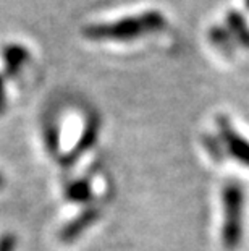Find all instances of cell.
Returning <instances> with one entry per match:
<instances>
[{
    "label": "cell",
    "mask_w": 249,
    "mask_h": 251,
    "mask_svg": "<svg viewBox=\"0 0 249 251\" xmlns=\"http://www.w3.org/2000/svg\"><path fill=\"white\" fill-rule=\"evenodd\" d=\"M67 198L75 202H88L92 198V186L88 178L76 180L67 188Z\"/></svg>",
    "instance_id": "cell-8"
},
{
    "label": "cell",
    "mask_w": 249,
    "mask_h": 251,
    "mask_svg": "<svg viewBox=\"0 0 249 251\" xmlns=\"http://www.w3.org/2000/svg\"><path fill=\"white\" fill-rule=\"evenodd\" d=\"M5 107H7V94H5V81L0 75V115H3Z\"/></svg>",
    "instance_id": "cell-13"
},
{
    "label": "cell",
    "mask_w": 249,
    "mask_h": 251,
    "mask_svg": "<svg viewBox=\"0 0 249 251\" xmlns=\"http://www.w3.org/2000/svg\"><path fill=\"white\" fill-rule=\"evenodd\" d=\"M248 7H249V0H248Z\"/></svg>",
    "instance_id": "cell-15"
},
{
    "label": "cell",
    "mask_w": 249,
    "mask_h": 251,
    "mask_svg": "<svg viewBox=\"0 0 249 251\" xmlns=\"http://www.w3.org/2000/svg\"><path fill=\"white\" fill-rule=\"evenodd\" d=\"M204 144H205V149L207 152L210 154V157L214 159L215 162H224L225 157H226V151L222 144L220 138H215V136H204Z\"/></svg>",
    "instance_id": "cell-9"
},
{
    "label": "cell",
    "mask_w": 249,
    "mask_h": 251,
    "mask_svg": "<svg viewBox=\"0 0 249 251\" xmlns=\"http://www.w3.org/2000/svg\"><path fill=\"white\" fill-rule=\"evenodd\" d=\"M17 250V237L12 233H5L0 237V251H15Z\"/></svg>",
    "instance_id": "cell-12"
},
{
    "label": "cell",
    "mask_w": 249,
    "mask_h": 251,
    "mask_svg": "<svg viewBox=\"0 0 249 251\" xmlns=\"http://www.w3.org/2000/svg\"><path fill=\"white\" fill-rule=\"evenodd\" d=\"M163 26H165V17L157 10H149L112 23L89 25L83 28V34L91 41H133L147 33L160 31Z\"/></svg>",
    "instance_id": "cell-1"
},
{
    "label": "cell",
    "mask_w": 249,
    "mask_h": 251,
    "mask_svg": "<svg viewBox=\"0 0 249 251\" xmlns=\"http://www.w3.org/2000/svg\"><path fill=\"white\" fill-rule=\"evenodd\" d=\"M226 23H228L233 39L238 41L243 46L249 47V26L246 25L245 18L238 12H230L228 18H226Z\"/></svg>",
    "instance_id": "cell-7"
},
{
    "label": "cell",
    "mask_w": 249,
    "mask_h": 251,
    "mask_svg": "<svg viewBox=\"0 0 249 251\" xmlns=\"http://www.w3.org/2000/svg\"><path fill=\"white\" fill-rule=\"evenodd\" d=\"M99 216H100V212L97 207H88V209H84L83 212H79L73 221H70L62 228L60 240L65 243H70L73 240H76L78 237H81L88 227H91L97 222Z\"/></svg>",
    "instance_id": "cell-4"
},
{
    "label": "cell",
    "mask_w": 249,
    "mask_h": 251,
    "mask_svg": "<svg viewBox=\"0 0 249 251\" xmlns=\"http://www.w3.org/2000/svg\"><path fill=\"white\" fill-rule=\"evenodd\" d=\"M2 185H3V177L0 175V186H2Z\"/></svg>",
    "instance_id": "cell-14"
},
{
    "label": "cell",
    "mask_w": 249,
    "mask_h": 251,
    "mask_svg": "<svg viewBox=\"0 0 249 251\" xmlns=\"http://www.w3.org/2000/svg\"><path fill=\"white\" fill-rule=\"evenodd\" d=\"M217 130H219V138L224 144L226 154L241 165L249 167V141L235 130L228 117H217Z\"/></svg>",
    "instance_id": "cell-3"
},
{
    "label": "cell",
    "mask_w": 249,
    "mask_h": 251,
    "mask_svg": "<svg viewBox=\"0 0 249 251\" xmlns=\"http://www.w3.org/2000/svg\"><path fill=\"white\" fill-rule=\"evenodd\" d=\"M97 135H99V122H97V119H94L92 117V119L88 120L86 126H84L81 136H79L78 144L67 154L65 159H63V164H65L67 167H70V165L75 162L83 152H86L88 149H91L94 146V143H96V140H97Z\"/></svg>",
    "instance_id": "cell-5"
},
{
    "label": "cell",
    "mask_w": 249,
    "mask_h": 251,
    "mask_svg": "<svg viewBox=\"0 0 249 251\" xmlns=\"http://www.w3.org/2000/svg\"><path fill=\"white\" fill-rule=\"evenodd\" d=\"M224 224L222 245L226 251H235L243 242V212H245V190L240 181L228 180L222 191Z\"/></svg>",
    "instance_id": "cell-2"
},
{
    "label": "cell",
    "mask_w": 249,
    "mask_h": 251,
    "mask_svg": "<svg viewBox=\"0 0 249 251\" xmlns=\"http://www.w3.org/2000/svg\"><path fill=\"white\" fill-rule=\"evenodd\" d=\"M3 67H5V75L10 78L17 76L20 68L24 65V62L29 58V52L26 47L20 44H8L3 47Z\"/></svg>",
    "instance_id": "cell-6"
},
{
    "label": "cell",
    "mask_w": 249,
    "mask_h": 251,
    "mask_svg": "<svg viewBox=\"0 0 249 251\" xmlns=\"http://www.w3.org/2000/svg\"><path fill=\"white\" fill-rule=\"evenodd\" d=\"M44 138H45V146L49 149V154L50 156H55L58 152V146H60V133H58V128L55 124L45 126Z\"/></svg>",
    "instance_id": "cell-10"
},
{
    "label": "cell",
    "mask_w": 249,
    "mask_h": 251,
    "mask_svg": "<svg viewBox=\"0 0 249 251\" xmlns=\"http://www.w3.org/2000/svg\"><path fill=\"white\" fill-rule=\"evenodd\" d=\"M210 37H212V41L215 42L217 46L220 47V49H224V50H231V41H233V36H230V33H226L225 29H222V28H214L210 31Z\"/></svg>",
    "instance_id": "cell-11"
}]
</instances>
